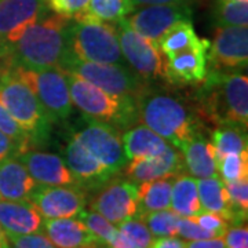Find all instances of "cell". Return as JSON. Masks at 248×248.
<instances>
[{
  "label": "cell",
  "instance_id": "6da1fadb",
  "mask_svg": "<svg viewBox=\"0 0 248 248\" xmlns=\"http://www.w3.org/2000/svg\"><path fill=\"white\" fill-rule=\"evenodd\" d=\"M135 102L138 122L179 151L192 137L207 130L192 98L187 99L177 91L157 89L151 83Z\"/></svg>",
  "mask_w": 248,
  "mask_h": 248
},
{
  "label": "cell",
  "instance_id": "7a4b0ae2",
  "mask_svg": "<svg viewBox=\"0 0 248 248\" xmlns=\"http://www.w3.org/2000/svg\"><path fill=\"white\" fill-rule=\"evenodd\" d=\"M193 105L204 124L219 127L233 124L248 127V78L241 72L210 69L202 84L196 86Z\"/></svg>",
  "mask_w": 248,
  "mask_h": 248
},
{
  "label": "cell",
  "instance_id": "3957f363",
  "mask_svg": "<svg viewBox=\"0 0 248 248\" xmlns=\"http://www.w3.org/2000/svg\"><path fill=\"white\" fill-rule=\"evenodd\" d=\"M71 18L47 13L18 39L10 55L0 62V69L61 68L69 51Z\"/></svg>",
  "mask_w": 248,
  "mask_h": 248
},
{
  "label": "cell",
  "instance_id": "277c9868",
  "mask_svg": "<svg viewBox=\"0 0 248 248\" xmlns=\"http://www.w3.org/2000/svg\"><path fill=\"white\" fill-rule=\"evenodd\" d=\"M66 75L72 104L83 115L110 124L119 131L128 130L138 122L135 98L113 95L69 73Z\"/></svg>",
  "mask_w": 248,
  "mask_h": 248
},
{
  "label": "cell",
  "instance_id": "5b68a950",
  "mask_svg": "<svg viewBox=\"0 0 248 248\" xmlns=\"http://www.w3.org/2000/svg\"><path fill=\"white\" fill-rule=\"evenodd\" d=\"M0 101L29 135L33 146L48 141L53 122L25 81L11 69H0Z\"/></svg>",
  "mask_w": 248,
  "mask_h": 248
},
{
  "label": "cell",
  "instance_id": "8992f818",
  "mask_svg": "<svg viewBox=\"0 0 248 248\" xmlns=\"http://www.w3.org/2000/svg\"><path fill=\"white\" fill-rule=\"evenodd\" d=\"M69 51L83 61L125 65L115 24L99 21L87 14L71 21Z\"/></svg>",
  "mask_w": 248,
  "mask_h": 248
},
{
  "label": "cell",
  "instance_id": "52a82bcc",
  "mask_svg": "<svg viewBox=\"0 0 248 248\" xmlns=\"http://www.w3.org/2000/svg\"><path fill=\"white\" fill-rule=\"evenodd\" d=\"M62 72L78 76L113 95L137 98L151 84L123 63H97L68 55L62 62Z\"/></svg>",
  "mask_w": 248,
  "mask_h": 248
},
{
  "label": "cell",
  "instance_id": "ba28073f",
  "mask_svg": "<svg viewBox=\"0 0 248 248\" xmlns=\"http://www.w3.org/2000/svg\"><path fill=\"white\" fill-rule=\"evenodd\" d=\"M16 72L25 81L42 104L53 123L66 120L72 113V99L65 72L58 68H46L39 71L24 68H7Z\"/></svg>",
  "mask_w": 248,
  "mask_h": 248
},
{
  "label": "cell",
  "instance_id": "9c48e42d",
  "mask_svg": "<svg viewBox=\"0 0 248 248\" xmlns=\"http://www.w3.org/2000/svg\"><path fill=\"white\" fill-rule=\"evenodd\" d=\"M125 18L115 24L120 50L125 62H128L133 71L149 83L155 79L166 81V55L161 53L156 42L134 31Z\"/></svg>",
  "mask_w": 248,
  "mask_h": 248
},
{
  "label": "cell",
  "instance_id": "30bf717a",
  "mask_svg": "<svg viewBox=\"0 0 248 248\" xmlns=\"http://www.w3.org/2000/svg\"><path fill=\"white\" fill-rule=\"evenodd\" d=\"M75 135L90 153L113 174H119L128 163L120 131L113 125L83 115L81 124L75 131Z\"/></svg>",
  "mask_w": 248,
  "mask_h": 248
},
{
  "label": "cell",
  "instance_id": "8fae6325",
  "mask_svg": "<svg viewBox=\"0 0 248 248\" xmlns=\"http://www.w3.org/2000/svg\"><path fill=\"white\" fill-rule=\"evenodd\" d=\"M47 13L45 0H0V62L9 57L28 28Z\"/></svg>",
  "mask_w": 248,
  "mask_h": 248
},
{
  "label": "cell",
  "instance_id": "7c38bea8",
  "mask_svg": "<svg viewBox=\"0 0 248 248\" xmlns=\"http://www.w3.org/2000/svg\"><path fill=\"white\" fill-rule=\"evenodd\" d=\"M207 58L208 63H211V69L225 72L246 69L248 63V28H217Z\"/></svg>",
  "mask_w": 248,
  "mask_h": 248
},
{
  "label": "cell",
  "instance_id": "4fadbf2b",
  "mask_svg": "<svg viewBox=\"0 0 248 248\" xmlns=\"http://www.w3.org/2000/svg\"><path fill=\"white\" fill-rule=\"evenodd\" d=\"M39 214L45 219L78 217L87 205L86 192L78 186L36 185L29 196Z\"/></svg>",
  "mask_w": 248,
  "mask_h": 248
},
{
  "label": "cell",
  "instance_id": "5bb4252c",
  "mask_svg": "<svg viewBox=\"0 0 248 248\" xmlns=\"http://www.w3.org/2000/svg\"><path fill=\"white\" fill-rule=\"evenodd\" d=\"M63 160L76 181V186L84 192L99 190L116 175L90 153L75 133L63 148Z\"/></svg>",
  "mask_w": 248,
  "mask_h": 248
},
{
  "label": "cell",
  "instance_id": "9a60e30c",
  "mask_svg": "<svg viewBox=\"0 0 248 248\" xmlns=\"http://www.w3.org/2000/svg\"><path fill=\"white\" fill-rule=\"evenodd\" d=\"M90 204V208L105 217L113 225H120L135 217L138 207V186L128 179L109 181Z\"/></svg>",
  "mask_w": 248,
  "mask_h": 248
},
{
  "label": "cell",
  "instance_id": "2e32d148",
  "mask_svg": "<svg viewBox=\"0 0 248 248\" xmlns=\"http://www.w3.org/2000/svg\"><path fill=\"white\" fill-rule=\"evenodd\" d=\"M192 14L193 11L189 3L157 4L143 6V9L135 11L125 19L134 31L157 43L166 31L179 21L192 19Z\"/></svg>",
  "mask_w": 248,
  "mask_h": 248
},
{
  "label": "cell",
  "instance_id": "e0dca14e",
  "mask_svg": "<svg viewBox=\"0 0 248 248\" xmlns=\"http://www.w3.org/2000/svg\"><path fill=\"white\" fill-rule=\"evenodd\" d=\"M125 164V178L134 184H142L160 178L177 177L185 172V163L179 149L170 145L169 149L157 156L128 160Z\"/></svg>",
  "mask_w": 248,
  "mask_h": 248
},
{
  "label": "cell",
  "instance_id": "ac0fdd59",
  "mask_svg": "<svg viewBox=\"0 0 248 248\" xmlns=\"http://www.w3.org/2000/svg\"><path fill=\"white\" fill-rule=\"evenodd\" d=\"M210 42L200 47H193L178 53L167 60L166 81L171 86H199L202 84L208 73L207 51Z\"/></svg>",
  "mask_w": 248,
  "mask_h": 248
},
{
  "label": "cell",
  "instance_id": "d6986e66",
  "mask_svg": "<svg viewBox=\"0 0 248 248\" xmlns=\"http://www.w3.org/2000/svg\"><path fill=\"white\" fill-rule=\"evenodd\" d=\"M17 157L39 185L76 186V181L65 160L58 155L29 149Z\"/></svg>",
  "mask_w": 248,
  "mask_h": 248
},
{
  "label": "cell",
  "instance_id": "ffe728a7",
  "mask_svg": "<svg viewBox=\"0 0 248 248\" xmlns=\"http://www.w3.org/2000/svg\"><path fill=\"white\" fill-rule=\"evenodd\" d=\"M43 232L55 248H97L104 244L78 217L43 218Z\"/></svg>",
  "mask_w": 248,
  "mask_h": 248
},
{
  "label": "cell",
  "instance_id": "44dd1931",
  "mask_svg": "<svg viewBox=\"0 0 248 248\" xmlns=\"http://www.w3.org/2000/svg\"><path fill=\"white\" fill-rule=\"evenodd\" d=\"M0 226L6 236L43 232V217L28 200L0 199Z\"/></svg>",
  "mask_w": 248,
  "mask_h": 248
},
{
  "label": "cell",
  "instance_id": "7402d4cb",
  "mask_svg": "<svg viewBox=\"0 0 248 248\" xmlns=\"http://www.w3.org/2000/svg\"><path fill=\"white\" fill-rule=\"evenodd\" d=\"M207 131L208 130L196 134L181 149L185 163V171L196 179L218 175L215 151Z\"/></svg>",
  "mask_w": 248,
  "mask_h": 248
},
{
  "label": "cell",
  "instance_id": "603a6c76",
  "mask_svg": "<svg viewBox=\"0 0 248 248\" xmlns=\"http://www.w3.org/2000/svg\"><path fill=\"white\" fill-rule=\"evenodd\" d=\"M36 185L35 179L18 157L0 161V199L29 200Z\"/></svg>",
  "mask_w": 248,
  "mask_h": 248
},
{
  "label": "cell",
  "instance_id": "cb8c5ba5",
  "mask_svg": "<svg viewBox=\"0 0 248 248\" xmlns=\"http://www.w3.org/2000/svg\"><path fill=\"white\" fill-rule=\"evenodd\" d=\"M197 192H199V199H200L203 211L218 214L228 223H232V225L246 223L233 211L228 190H226V185L218 175L197 179Z\"/></svg>",
  "mask_w": 248,
  "mask_h": 248
},
{
  "label": "cell",
  "instance_id": "d4e9b609",
  "mask_svg": "<svg viewBox=\"0 0 248 248\" xmlns=\"http://www.w3.org/2000/svg\"><path fill=\"white\" fill-rule=\"evenodd\" d=\"M127 160L157 156L169 149L170 143L146 125H134L122 137Z\"/></svg>",
  "mask_w": 248,
  "mask_h": 248
},
{
  "label": "cell",
  "instance_id": "484cf974",
  "mask_svg": "<svg viewBox=\"0 0 248 248\" xmlns=\"http://www.w3.org/2000/svg\"><path fill=\"white\" fill-rule=\"evenodd\" d=\"M174 178H160L138 184V207L134 218L142 219L146 214L169 210Z\"/></svg>",
  "mask_w": 248,
  "mask_h": 248
},
{
  "label": "cell",
  "instance_id": "4316f807",
  "mask_svg": "<svg viewBox=\"0 0 248 248\" xmlns=\"http://www.w3.org/2000/svg\"><path fill=\"white\" fill-rule=\"evenodd\" d=\"M170 210H172L182 218H192L203 211L199 199L196 178L185 172L174 178L171 187Z\"/></svg>",
  "mask_w": 248,
  "mask_h": 248
},
{
  "label": "cell",
  "instance_id": "83f0119b",
  "mask_svg": "<svg viewBox=\"0 0 248 248\" xmlns=\"http://www.w3.org/2000/svg\"><path fill=\"white\" fill-rule=\"evenodd\" d=\"M205 39H200L197 36L192 19H184L174 24L169 31H166L164 35L159 39L157 45L161 53L166 55L167 60H170L178 53L205 45Z\"/></svg>",
  "mask_w": 248,
  "mask_h": 248
},
{
  "label": "cell",
  "instance_id": "f1b7e54d",
  "mask_svg": "<svg viewBox=\"0 0 248 248\" xmlns=\"http://www.w3.org/2000/svg\"><path fill=\"white\" fill-rule=\"evenodd\" d=\"M210 140L215 151V159H219L229 153L248 152L247 130L233 124L215 127L211 131Z\"/></svg>",
  "mask_w": 248,
  "mask_h": 248
},
{
  "label": "cell",
  "instance_id": "f546056e",
  "mask_svg": "<svg viewBox=\"0 0 248 248\" xmlns=\"http://www.w3.org/2000/svg\"><path fill=\"white\" fill-rule=\"evenodd\" d=\"M153 236L143 221L131 218L117 225L115 239L108 246L110 248H151Z\"/></svg>",
  "mask_w": 248,
  "mask_h": 248
},
{
  "label": "cell",
  "instance_id": "4dcf8cb0",
  "mask_svg": "<svg viewBox=\"0 0 248 248\" xmlns=\"http://www.w3.org/2000/svg\"><path fill=\"white\" fill-rule=\"evenodd\" d=\"M213 22L215 28L247 27L248 1L215 0L213 7Z\"/></svg>",
  "mask_w": 248,
  "mask_h": 248
},
{
  "label": "cell",
  "instance_id": "1f68e13d",
  "mask_svg": "<svg viewBox=\"0 0 248 248\" xmlns=\"http://www.w3.org/2000/svg\"><path fill=\"white\" fill-rule=\"evenodd\" d=\"M133 11H135L133 0H90L87 10L83 14L104 22L116 24L128 17Z\"/></svg>",
  "mask_w": 248,
  "mask_h": 248
},
{
  "label": "cell",
  "instance_id": "d6a6232c",
  "mask_svg": "<svg viewBox=\"0 0 248 248\" xmlns=\"http://www.w3.org/2000/svg\"><path fill=\"white\" fill-rule=\"evenodd\" d=\"M217 171L225 184L248 178V152L229 153L217 159Z\"/></svg>",
  "mask_w": 248,
  "mask_h": 248
},
{
  "label": "cell",
  "instance_id": "836d02e7",
  "mask_svg": "<svg viewBox=\"0 0 248 248\" xmlns=\"http://www.w3.org/2000/svg\"><path fill=\"white\" fill-rule=\"evenodd\" d=\"M179 215L172 210H160L146 214L141 221L148 226V229L155 237H170L178 236V222Z\"/></svg>",
  "mask_w": 248,
  "mask_h": 248
},
{
  "label": "cell",
  "instance_id": "e575fe53",
  "mask_svg": "<svg viewBox=\"0 0 248 248\" xmlns=\"http://www.w3.org/2000/svg\"><path fill=\"white\" fill-rule=\"evenodd\" d=\"M80 221L83 222L87 228L90 229V232L97 237L101 243H104L105 246H109L112 243V240L115 239L116 232H117V228L112 222H109L105 218L102 217L101 214L95 213L93 210L90 211H86L83 210L81 213L78 215Z\"/></svg>",
  "mask_w": 248,
  "mask_h": 248
},
{
  "label": "cell",
  "instance_id": "d590c367",
  "mask_svg": "<svg viewBox=\"0 0 248 248\" xmlns=\"http://www.w3.org/2000/svg\"><path fill=\"white\" fill-rule=\"evenodd\" d=\"M0 131L16 142L22 152L29 151L33 146L32 137L14 120V117L7 112L1 101H0Z\"/></svg>",
  "mask_w": 248,
  "mask_h": 248
},
{
  "label": "cell",
  "instance_id": "8d00e7d4",
  "mask_svg": "<svg viewBox=\"0 0 248 248\" xmlns=\"http://www.w3.org/2000/svg\"><path fill=\"white\" fill-rule=\"evenodd\" d=\"M225 185L233 211L237 214L241 221L246 222L248 213V178L236 182H229Z\"/></svg>",
  "mask_w": 248,
  "mask_h": 248
},
{
  "label": "cell",
  "instance_id": "74e56055",
  "mask_svg": "<svg viewBox=\"0 0 248 248\" xmlns=\"http://www.w3.org/2000/svg\"><path fill=\"white\" fill-rule=\"evenodd\" d=\"M48 10L65 18L75 19L81 16L89 6L90 0H45Z\"/></svg>",
  "mask_w": 248,
  "mask_h": 248
},
{
  "label": "cell",
  "instance_id": "f35d334b",
  "mask_svg": "<svg viewBox=\"0 0 248 248\" xmlns=\"http://www.w3.org/2000/svg\"><path fill=\"white\" fill-rule=\"evenodd\" d=\"M9 248H55L43 232L21 234V236H7Z\"/></svg>",
  "mask_w": 248,
  "mask_h": 248
},
{
  "label": "cell",
  "instance_id": "ab89813d",
  "mask_svg": "<svg viewBox=\"0 0 248 248\" xmlns=\"http://www.w3.org/2000/svg\"><path fill=\"white\" fill-rule=\"evenodd\" d=\"M192 219L200 225L203 229L211 232L215 237H223L225 233L229 228V223L222 218L221 215L215 213H208V211H202L196 217H192Z\"/></svg>",
  "mask_w": 248,
  "mask_h": 248
},
{
  "label": "cell",
  "instance_id": "60d3db41",
  "mask_svg": "<svg viewBox=\"0 0 248 248\" xmlns=\"http://www.w3.org/2000/svg\"><path fill=\"white\" fill-rule=\"evenodd\" d=\"M178 236H181L182 239L187 240V241L215 237L211 232L203 229L192 218H182V217L179 218V222H178Z\"/></svg>",
  "mask_w": 248,
  "mask_h": 248
},
{
  "label": "cell",
  "instance_id": "b9f144b4",
  "mask_svg": "<svg viewBox=\"0 0 248 248\" xmlns=\"http://www.w3.org/2000/svg\"><path fill=\"white\" fill-rule=\"evenodd\" d=\"M226 248H248L247 223L232 225L223 236Z\"/></svg>",
  "mask_w": 248,
  "mask_h": 248
},
{
  "label": "cell",
  "instance_id": "7bdbcfd3",
  "mask_svg": "<svg viewBox=\"0 0 248 248\" xmlns=\"http://www.w3.org/2000/svg\"><path fill=\"white\" fill-rule=\"evenodd\" d=\"M22 153V149L13 140L0 131V161L9 157H17Z\"/></svg>",
  "mask_w": 248,
  "mask_h": 248
},
{
  "label": "cell",
  "instance_id": "ee69618b",
  "mask_svg": "<svg viewBox=\"0 0 248 248\" xmlns=\"http://www.w3.org/2000/svg\"><path fill=\"white\" fill-rule=\"evenodd\" d=\"M186 248H226V244H225L223 237H214V239L187 241Z\"/></svg>",
  "mask_w": 248,
  "mask_h": 248
},
{
  "label": "cell",
  "instance_id": "f6af8a7d",
  "mask_svg": "<svg viewBox=\"0 0 248 248\" xmlns=\"http://www.w3.org/2000/svg\"><path fill=\"white\" fill-rule=\"evenodd\" d=\"M151 248H186V243L184 240L175 237V236L157 237L152 241Z\"/></svg>",
  "mask_w": 248,
  "mask_h": 248
},
{
  "label": "cell",
  "instance_id": "bcb514c9",
  "mask_svg": "<svg viewBox=\"0 0 248 248\" xmlns=\"http://www.w3.org/2000/svg\"><path fill=\"white\" fill-rule=\"evenodd\" d=\"M134 6H157V4H178V3H192V0H133Z\"/></svg>",
  "mask_w": 248,
  "mask_h": 248
},
{
  "label": "cell",
  "instance_id": "7dc6e473",
  "mask_svg": "<svg viewBox=\"0 0 248 248\" xmlns=\"http://www.w3.org/2000/svg\"><path fill=\"white\" fill-rule=\"evenodd\" d=\"M0 248H9V240L1 226H0Z\"/></svg>",
  "mask_w": 248,
  "mask_h": 248
},
{
  "label": "cell",
  "instance_id": "c3c4849f",
  "mask_svg": "<svg viewBox=\"0 0 248 248\" xmlns=\"http://www.w3.org/2000/svg\"><path fill=\"white\" fill-rule=\"evenodd\" d=\"M97 248H110V247H108V246H105V244H102V246H99V247Z\"/></svg>",
  "mask_w": 248,
  "mask_h": 248
},
{
  "label": "cell",
  "instance_id": "681fc988",
  "mask_svg": "<svg viewBox=\"0 0 248 248\" xmlns=\"http://www.w3.org/2000/svg\"><path fill=\"white\" fill-rule=\"evenodd\" d=\"M240 1H248V0H240Z\"/></svg>",
  "mask_w": 248,
  "mask_h": 248
}]
</instances>
